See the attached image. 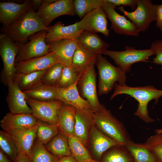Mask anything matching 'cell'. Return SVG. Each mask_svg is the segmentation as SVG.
Returning <instances> with one entry per match:
<instances>
[{"mask_svg":"<svg viewBox=\"0 0 162 162\" xmlns=\"http://www.w3.org/2000/svg\"><path fill=\"white\" fill-rule=\"evenodd\" d=\"M114 87V90L110 97L111 100L119 94L129 95L138 103L137 108L134 115L147 123L154 121V119L149 116L148 105L152 100H155V104L158 102L159 98L162 96V90H158L152 86L132 87L126 84L120 86L116 83Z\"/></svg>","mask_w":162,"mask_h":162,"instance_id":"obj_1","label":"cell"},{"mask_svg":"<svg viewBox=\"0 0 162 162\" xmlns=\"http://www.w3.org/2000/svg\"><path fill=\"white\" fill-rule=\"evenodd\" d=\"M48 29L32 8L11 26L3 27L1 31L15 43L21 44L27 42L32 35Z\"/></svg>","mask_w":162,"mask_h":162,"instance_id":"obj_2","label":"cell"},{"mask_svg":"<svg viewBox=\"0 0 162 162\" xmlns=\"http://www.w3.org/2000/svg\"><path fill=\"white\" fill-rule=\"evenodd\" d=\"M94 116L96 127L120 146L125 147L132 142L123 124L104 106L100 111L94 112Z\"/></svg>","mask_w":162,"mask_h":162,"instance_id":"obj_3","label":"cell"},{"mask_svg":"<svg viewBox=\"0 0 162 162\" xmlns=\"http://www.w3.org/2000/svg\"><path fill=\"white\" fill-rule=\"evenodd\" d=\"M95 64L98 71V92L99 95L110 92L116 82H118L120 86L126 85V73L119 68L112 65L102 55H97Z\"/></svg>","mask_w":162,"mask_h":162,"instance_id":"obj_4","label":"cell"},{"mask_svg":"<svg viewBox=\"0 0 162 162\" xmlns=\"http://www.w3.org/2000/svg\"><path fill=\"white\" fill-rule=\"evenodd\" d=\"M155 54L154 51L151 48L139 50L127 46L124 51L107 50L104 55L109 56L118 67L126 73L130 71L132 64L139 62H148L149 57Z\"/></svg>","mask_w":162,"mask_h":162,"instance_id":"obj_5","label":"cell"},{"mask_svg":"<svg viewBox=\"0 0 162 162\" xmlns=\"http://www.w3.org/2000/svg\"><path fill=\"white\" fill-rule=\"evenodd\" d=\"M159 5L153 4L150 0H138L135 10L129 12L124 9V6L117 8L138 28L140 32L148 28L150 24L156 21V12Z\"/></svg>","mask_w":162,"mask_h":162,"instance_id":"obj_6","label":"cell"},{"mask_svg":"<svg viewBox=\"0 0 162 162\" xmlns=\"http://www.w3.org/2000/svg\"><path fill=\"white\" fill-rule=\"evenodd\" d=\"M47 31L39 32L30 36L26 43L17 44L19 51L15 64L20 62L45 55L50 52L46 41Z\"/></svg>","mask_w":162,"mask_h":162,"instance_id":"obj_7","label":"cell"},{"mask_svg":"<svg viewBox=\"0 0 162 162\" xmlns=\"http://www.w3.org/2000/svg\"><path fill=\"white\" fill-rule=\"evenodd\" d=\"M18 45L6 35L0 34V55L3 68L2 71V79L7 85L13 81L16 73L15 59L19 51Z\"/></svg>","mask_w":162,"mask_h":162,"instance_id":"obj_8","label":"cell"},{"mask_svg":"<svg viewBox=\"0 0 162 162\" xmlns=\"http://www.w3.org/2000/svg\"><path fill=\"white\" fill-rule=\"evenodd\" d=\"M95 64H93L82 73L77 83L82 97L88 101L94 112L100 111L104 106L98 97Z\"/></svg>","mask_w":162,"mask_h":162,"instance_id":"obj_9","label":"cell"},{"mask_svg":"<svg viewBox=\"0 0 162 162\" xmlns=\"http://www.w3.org/2000/svg\"><path fill=\"white\" fill-rule=\"evenodd\" d=\"M26 100L31 109L32 114L37 119L51 124L57 125L59 112L64 104L63 102L57 100L40 101L26 95Z\"/></svg>","mask_w":162,"mask_h":162,"instance_id":"obj_10","label":"cell"},{"mask_svg":"<svg viewBox=\"0 0 162 162\" xmlns=\"http://www.w3.org/2000/svg\"><path fill=\"white\" fill-rule=\"evenodd\" d=\"M103 1L101 8L111 22V29L117 34L138 37L140 32L136 26L124 16L118 13L115 10L116 8L112 3Z\"/></svg>","mask_w":162,"mask_h":162,"instance_id":"obj_11","label":"cell"},{"mask_svg":"<svg viewBox=\"0 0 162 162\" xmlns=\"http://www.w3.org/2000/svg\"><path fill=\"white\" fill-rule=\"evenodd\" d=\"M37 12L46 27L57 17L63 15L75 16L73 0H57L51 4L42 3Z\"/></svg>","mask_w":162,"mask_h":162,"instance_id":"obj_12","label":"cell"},{"mask_svg":"<svg viewBox=\"0 0 162 162\" xmlns=\"http://www.w3.org/2000/svg\"><path fill=\"white\" fill-rule=\"evenodd\" d=\"M106 15L101 7L96 9L87 14L77 22L79 29L82 31L100 33L106 37L109 35Z\"/></svg>","mask_w":162,"mask_h":162,"instance_id":"obj_13","label":"cell"},{"mask_svg":"<svg viewBox=\"0 0 162 162\" xmlns=\"http://www.w3.org/2000/svg\"><path fill=\"white\" fill-rule=\"evenodd\" d=\"M32 8V0H26L21 4L0 2V23L2 24L3 27L10 26Z\"/></svg>","mask_w":162,"mask_h":162,"instance_id":"obj_14","label":"cell"},{"mask_svg":"<svg viewBox=\"0 0 162 162\" xmlns=\"http://www.w3.org/2000/svg\"><path fill=\"white\" fill-rule=\"evenodd\" d=\"M119 146L120 145L100 130L95 125L92 126L89 136V147L94 160L99 161L106 151Z\"/></svg>","mask_w":162,"mask_h":162,"instance_id":"obj_15","label":"cell"},{"mask_svg":"<svg viewBox=\"0 0 162 162\" xmlns=\"http://www.w3.org/2000/svg\"><path fill=\"white\" fill-rule=\"evenodd\" d=\"M38 119L32 114L7 113L1 120L0 126L8 134L24 130L37 124Z\"/></svg>","mask_w":162,"mask_h":162,"instance_id":"obj_16","label":"cell"},{"mask_svg":"<svg viewBox=\"0 0 162 162\" xmlns=\"http://www.w3.org/2000/svg\"><path fill=\"white\" fill-rule=\"evenodd\" d=\"M50 52L56 56L58 63L64 66H71L73 57L78 43L72 39H62L46 42Z\"/></svg>","mask_w":162,"mask_h":162,"instance_id":"obj_17","label":"cell"},{"mask_svg":"<svg viewBox=\"0 0 162 162\" xmlns=\"http://www.w3.org/2000/svg\"><path fill=\"white\" fill-rule=\"evenodd\" d=\"M78 82L66 88L57 87L56 100L73 106L76 110L93 111L88 101L81 96L77 88Z\"/></svg>","mask_w":162,"mask_h":162,"instance_id":"obj_18","label":"cell"},{"mask_svg":"<svg viewBox=\"0 0 162 162\" xmlns=\"http://www.w3.org/2000/svg\"><path fill=\"white\" fill-rule=\"evenodd\" d=\"M59 63L56 55L52 52L43 56L20 62L15 64L16 73L28 74L47 69Z\"/></svg>","mask_w":162,"mask_h":162,"instance_id":"obj_19","label":"cell"},{"mask_svg":"<svg viewBox=\"0 0 162 162\" xmlns=\"http://www.w3.org/2000/svg\"><path fill=\"white\" fill-rule=\"evenodd\" d=\"M6 102L10 112L13 114H32L31 109L26 100V95L14 82L8 83Z\"/></svg>","mask_w":162,"mask_h":162,"instance_id":"obj_20","label":"cell"},{"mask_svg":"<svg viewBox=\"0 0 162 162\" xmlns=\"http://www.w3.org/2000/svg\"><path fill=\"white\" fill-rule=\"evenodd\" d=\"M95 125L93 111L76 109L75 126V136L80 140L88 147L92 126Z\"/></svg>","mask_w":162,"mask_h":162,"instance_id":"obj_21","label":"cell"},{"mask_svg":"<svg viewBox=\"0 0 162 162\" xmlns=\"http://www.w3.org/2000/svg\"><path fill=\"white\" fill-rule=\"evenodd\" d=\"M48 28L46 42L65 39L76 40L78 35L83 31L78 28L77 22L73 24L64 26L62 22L58 21Z\"/></svg>","mask_w":162,"mask_h":162,"instance_id":"obj_22","label":"cell"},{"mask_svg":"<svg viewBox=\"0 0 162 162\" xmlns=\"http://www.w3.org/2000/svg\"><path fill=\"white\" fill-rule=\"evenodd\" d=\"M38 125L24 130L8 134L15 142L19 153L29 157L36 138Z\"/></svg>","mask_w":162,"mask_h":162,"instance_id":"obj_23","label":"cell"},{"mask_svg":"<svg viewBox=\"0 0 162 162\" xmlns=\"http://www.w3.org/2000/svg\"><path fill=\"white\" fill-rule=\"evenodd\" d=\"M76 109L64 104L58 114L57 126L59 132L68 137L75 136Z\"/></svg>","mask_w":162,"mask_h":162,"instance_id":"obj_24","label":"cell"},{"mask_svg":"<svg viewBox=\"0 0 162 162\" xmlns=\"http://www.w3.org/2000/svg\"><path fill=\"white\" fill-rule=\"evenodd\" d=\"M76 40L97 55H104L110 46L96 33L86 31L81 32Z\"/></svg>","mask_w":162,"mask_h":162,"instance_id":"obj_25","label":"cell"},{"mask_svg":"<svg viewBox=\"0 0 162 162\" xmlns=\"http://www.w3.org/2000/svg\"><path fill=\"white\" fill-rule=\"evenodd\" d=\"M97 56L78 43L71 67L74 71L80 73H82L92 64L95 63Z\"/></svg>","mask_w":162,"mask_h":162,"instance_id":"obj_26","label":"cell"},{"mask_svg":"<svg viewBox=\"0 0 162 162\" xmlns=\"http://www.w3.org/2000/svg\"><path fill=\"white\" fill-rule=\"evenodd\" d=\"M46 70L28 74L16 72L13 81L23 92L31 89L42 83V78Z\"/></svg>","mask_w":162,"mask_h":162,"instance_id":"obj_27","label":"cell"},{"mask_svg":"<svg viewBox=\"0 0 162 162\" xmlns=\"http://www.w3.org/2000/svg\"><path fill=\"white\" fill-rule=\"evenodd\" d=\"M45 146L49 152L59 158L71 155L68 137L60 132Z\"/></svg>","mask_w":162,"mask_h":162,"instance_id":"obj_28","label":"cell"},{"mask_svg":"<svg viewBox=\"0 0 162 162\" xmlns=\"http://www.w3.org/2000/svg\"><path fill=\"white\" fill-rule=\"evenodd\" d=\"M28 97L43 101L56 100L57 86L41 83L35 88L23 92Z\"/></svg>","mask_w":162,"mask_h":162,"instance_id":"obj_29","label":"cell"},{"mask_svg":"<svg viewBox=\"0 0 162 162\" xmlns=\"http://www.w3.org/2000/svg\"><path fill=\"white\" fill-rule=\"evenodd\" d=\"M68 142L71 155L77 162H89L92 159L88 148L78 138L68 137Z\"/></svg>","mask_w":162,"mask_h":162,"instance_id":"obj_30","label":"cell"},{"mask_svg":"<svg viewBox=\"0 0 162 162\" xmlns=\"http://www.w3.org/2000/svg\"><path fill=\"white\" fill-rule=\"evenodd\" d=\"M59 158L49 152L37 139L34 141L28 162H58Z\"/></svg>","mask_w":162,"mask_h":162,"instance_id":"obj_31","label":"cell"},{"mask_svg":"<svg viewBox=\"0 0 162 162\" xmlns=\"http://www.w3.org/2000/svg\"><path fill=\"white\" fill-rule=\"evenodd\" d=\"M101 162H134L130 154L125 147H112L102 155Z\"/></svg>","mask_w":162,"mask_h":162,"instance_id":"obj_32","label":"cell"},{"mask_svg":"<svg viewBox=\"0 0 162 162\" xmlns=\"http://www.w3.org/2000/svg\"><path fill=\"white\" fill-rule=\"evenodd\" d=\"M125 147L132 156L134 162H158L149 150L137 143L132 141Z\"/></svg>","mask_w":162,"mask_h":162,"instance_id":"obj_33","label":"cell"},{"mask_svg":"<svg viewBox=\"0 0 162 162\" xmlns=\"http://www.w3.org/2000/svg\"><path fill=\"white\" fill-rule=\"evenodd\" d=\"M37 124L36 138L45 146L59 132L57 125L51 124L38 119Z\"/></svg>","mask_w":162,"mask_h":162,"instance_id":"obj_34","label":"cell"},{"mask_svg":"<svg viewBox=\"0 0 162 162\" xmlns=\"http://www.w3.org/2000/svg\"><path fill=\"white\" fill-rule=\"evenodd\" d=\"M155 134L151 136L139 146L149 150L156 158L158 162H162V132L155 131Z\"/></svg>","mask_w":162,"mask_h":162,"instance_id":"obj_35","label":"cell"},{"mask_svg":"<svg viewBox=\"0 0 162 162\" xmlns=\"http://www.w3.org/2000/svg\"><path fill=\"white\" fill-rule=\"evenodd\" d=\"M103 0H74V7L75 14L82 19L87 14L101 7Z\"/></svg>","mask_w":162,"mask_h":162,"instance_id":"obj_36","label":"cell"},{"mask_svg":"<svg viewBox=\"0 0 162 162\" xmlns=\"http://www.w3.org/2000/svg\"><path fill=\"white\" fill-rule=\"evenodd\" d=\"M0 147L14 162L15 161L19 153L18 148L10 134L4 130L0 131Z\"/></svg>","mask_w":162,"mask_h":162,"instance_id":"obj_37","label":"cell"},{"mask_svg":"<svg viewBox=\"0 0 162 162\" xmlns=\"http://www.w3.org/2000/svg\"><path fill=\"white\" fill-rule=\"evenodd\" d=\"M64 66L56 63L47 69L42 80V83L56 86L61 78Z\"/></svg>","mask_w":162,"mask_h":162,"instance_id":"obj_38","label":"cell"},{"mask_svg":"<svg viewBox=\"0 0 162 162\" xmlns=\"http://www.w3.org/2000/svg\"><path fill=\"white\" fill-rule=\"evenodd\" d=\"M82 73L74 71L71 66H64L60 80L56 86L66 88L73 85L78 81Z\"/></svg>","mask_w":162,"mask_h":162,"instance_id":"obj_39","label":"cell"},{"mask_svg":"<svg viewBox=\"0 0 162 162\" xmlns=\"http://www.w3.org/2000/svg\"><path fill=\"white\" fill-rule=\"evenodd\" d=\"M150 48L155 52V57L152 62L162 66V40H157L152 44Z\"/></svg>","mask_w":162,"mask_h":162,"instance_id":"obj_40","label":"cell"},{"mask_svg":"<svg viewBox=\"0 0 162 162\" xmlns=\"http://www.w3.org/2000/svg\"><path fill=\"white\" fill-rule=\"evenodd\" d=\"M112 3L115 7L123 5L130 7L132 10L136 9L137 7L138 0H105Z\"/></svg>","mask_w":162,"mask_h":162,"instance_id":"obj_41","label":"cell"},{"mask_svg":"<svg viewBox=\"0 0 162 162\" xmlns=\"http://www.w3.org/2000/svg\"><path fill=\"white\" fill-rule=\"evenodd\" d=\"M156 27L158 28L162 33V4L159 5L157 10Z\"/></svg>","mask_w":162,"mask_h":162,"instance_id":"obj_42","label":"cell"},{"mask_svg":"<svg viewBox=\"0 0 162 162\" xmlns=\"http://www.w3.org/2000/svg\"><path fill=\"white\" fill-rule=\"evenodd\" d=\"M58 162H77L72 155L64 156L59 158Z\"/></svg>","mask_w":162,"mask_h":162,"instance_id":"obj_43","label":"cell"},{"mask_svg":"<svg viewBox=\"0 0 162 162\" xmlns=\"http://www.w3.org/2000/svg\"><path fill=\"white\" fill-rule=\"evenodd\" d=\"M15 162H28V157L22 154L19 153Z\"/></svg>","mask_w":162,"mask_h":162,"instance_id":"obj_44","label":"cell"},{"mask_svg":"<svg viewBox=\"0 0 162 162\" xmlns=\"http://www.w3.org/2000/svg\"><path fill=\"white\" fill-rule=\"evenodd\" d=\"M32 1L33 8L34 11L36 10H38L41 5L42 3V0H32Z\"/></svg>","mask_w":162,"mask_h":162,"instance_id":"obj_45","label":"cell"},{"mask_svg":"<svg viewBox=\"0 0 162 162\" xmlns=\"http://www.w3.org/2000/svg\"><path fill=\"white\" fill-rule=\"evenodd\" d=\"M0 162H11L1 149H0Z\"/></svg>","mask_w":162,"mask_h":162,"instance_id":"obj_46","label":"cell"},{"mask_svg":"<svg viewBox=\"0 0 162 162\" xmlns=\"http://www.w3.org/2000/svg\"><path fill=\"white\" fill-rule=\"evenodd\" d=\"M89 162H100L92 159Z\"/></svg>","mask_w":162,"mask_h":162,"instance_id":"obj_47","label":"cell"},{"mask_svg":"<svg viewBox=\"0 0 162 162\" xmlns=\"http://www.w3.org/2000/svg\"><path fill=\"white\" fill-rule=\"evenodd\" d=\"M155 130L158 132H162V129H156Z\"/></svg>","mask_w":162,"mask_h":162,"instance_id":"obj_48","label":"cell"}]
</instances>
